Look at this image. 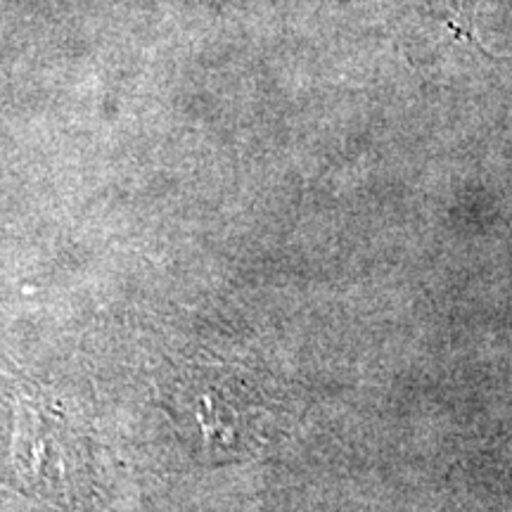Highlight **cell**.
<instances>
[{"label":"cell","mask_w":512,"mask_h":512,"mask_svg":"<svg viewBox=\"0 0 512 512\" xmlns=\"http://www.w3.org/2000/svg\"><path fill=\"white\" fill-rule=\"evenodd\" d=\"M10 456L19 482L72 512H95L93 439L41 394H15Z\"/></svg>","instance_id":"1"}]
</instances>
